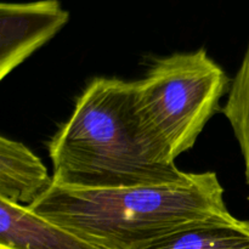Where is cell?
Returning <instances> with one entry per match:
<instances>
[{"label": "cell", "mask_w": 249, "mask_h": 249, "mask_svg": "<svg viewBox=\"0 0 249 249\" xmlns=\"http://www.w3.org/2000/svg\"><path fill=\"white\" fill-rule=\"evenodd\" d=\"M32 212L106 249H141L197 224L235 221L214 172L177 184L75 190L53 184Z\"/></svg>", "instance_id": "cell-1"}, {"label": "cell", "mask_w": 249, "mask_h": 249, "mask_svg": "<svg viewBox=\"0 0 249 249\" xmlns=\"http://www.w3.org/2000/svg\"><path fill=\"white\" fill-rule=\"evenodd\" d=\"M53 184L109 190L177 184L190 179L177 164L160 163L139 131L133 82L94 78L70 118L49 143Z\"/></svg>", "instance_id": "cell-2"}, {"label": "cell", "mask_w": 249, "mask_h": 249, "mask_svg": "<svg viewBox=\"0 0 249 249\" xmlns=\"http://www.w3.org/2000/svg\"><path fill=\"white\" fill-rule=\"evenodd\" d=\"M230 83L206 49L158 58L133 82L139 131L158 162L175 164L194 147Z\"/></svg>", "instance_id": "cell-3"}, {"label": "cell", "mask_w": 249, "mask_h": 249, "mask_svg": "<svg viewBox=\"0 0 249 249\" xmlns=\"http://www.w3.org/2000/svg\"><path fill=\"white\" fill-rule=\"evenodd\" d=\"M70 21L58 0L0 5V79L45 45Z\"/></svg>", "instance_id": "cell-4"}, {"label": "cell", "mask_w": 249, "mask_h": 249, "mask_svg": "<svg viewBox=\"0 0 249 249\" xmlns=\"http://www.w3.org/2000/svg\"><path fill=\"white\" fill-rule=\"evenodd\" d=\"M0 248L106 249L51 223L27 207L0 201Z\"/></svg>", "instance_id": "cell-5"}, {"label": "cell", "mask_w": 249, "mask_h": 249, "mask_svg": "<svg viewBox=\"0 0 249 249\" xmlns=\"http://www.w3.org/2000/svg\"><path fill=\"white\" fill-rule=\"evenodd\" d=\"M53 184V178L28 147L0 138V201L29 208Z\"/></svg>", "instance_id": "cell-6"}, {"label": "cell", "mask_w": 249, "mask_h": 249, "mask_svg": "<svg viewBox=\"0 0 249 249\" xmlns=\"http://www.w3.org/2000/svg\"><path fill=\"white\" fill-rule=\"evenodd\" d=\"M141 249H249V221L197 224L164 236Z\"/></svg>", "instance_id": "cell-7"}, {"label": "cell", "mask_w": 249, "mask_h": 249, "mask_svg": "<svg viewBox=\"0 0 249 249\" xmlns=\"http://www.w3.org/2000/svg\"><path fill=\"white\" fill-rule=\"evenodd\" d=\"M223 113L230 123L240 146L249 186V44L242 62L230 83Z\"/></svg>", "instance_id": "cell-8"}, {"label": "cell", "mask_w": 249, "mask_h": 249, "mask_svg": "<svg viewBox=\"0 0 249 249\" xmlns=\"http://www.w3.org/2000/svg\"><path fill=\"white\" fill-rule=\"evenodd\" d=\"M0 249H2V248H0Z\"/></svg>", "instance_id": "cell-9"}]
</instances>
